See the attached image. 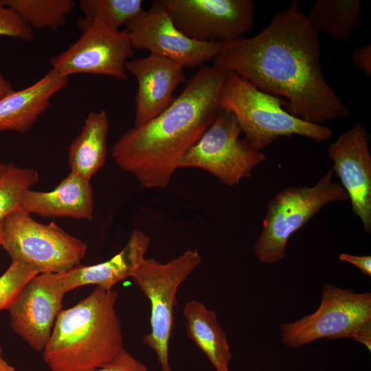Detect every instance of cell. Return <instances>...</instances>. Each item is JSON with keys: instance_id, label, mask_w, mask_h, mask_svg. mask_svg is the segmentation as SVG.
Instances as JSON below:
<instances>
[{"instance_id": "cell-1", "label": "cell", "mask_w": 371, "mask_h": 371, "mask_svg": "<svg viewBox=\"0 0 371 371\" xmlns=\"http://www.w3.org/2000/svg\"><path fill=\"white\" fill-rule=\"evenodd\" d=\"M321 58L318 34L294 0L257 34L224 43L213 65L286 100L291 115L324 125L350 110L326 81Z\"/></svg>"}, {"instance_id": "cell-2", "label": "cell", "mask_w": 371, "mask_h": 371, "mask_svg": "<svg viewBox=\"0 0 371 371\" xmlns=\"http://www.w3.org/2000/svg\"><path fill=\"white\" fill-rule=\"evenodd\" d=\"M227 72L214 65L201 67L163 112L120 137L111 150L115 164L146 188L167 187L221 109L218 93Z\"/></svg>"}, {"instance_id": "cell-3", "label": "cell", "mask_w": 371, "mask_h": 371, "mask_svg": "<svg viewBox=\"0 0 371 371\" xmlns=\"http://www.w3.org/2000/svg\"><path fill=\"white\" fill-rule=\"evenodd\" d=\"M118 297L96 287L76 305L60 311L43 351L52 371H89L102 367L123 349Z\"/></svg>"}, {"instance_id": "cell-4", "label": "cell", "mask_w": 371, "mask_h": 371, "mask_svg": "<svg viewBox=\"0 0 371 371\" xmlns=\"http://www.w3.org/2000/svg\"><path fill=\"white\" fill-rule=\"evenodd\" d=\"M218 104L235 115L245 139L261 151L280 137L296 135L324 142L332 136L328 126L291 115L286 109V100L258 89L232 71L227 72L222 82Z\"/></svg>"}, {"instance_id": "cell-5", "label": "cell", "mask_w": 371, "mask_h": 371, "mask_svg": "<svg viewBox=\"0 0 371 371\" xmlns=\"http://www.w3.org/2000/svg\"><path fill=\"white\" fill-rule=\"evenodd\" d=\"M333 170L313 186H290L269 201L261 232L254 245L257 260L272 265L286 256L291 236L302 228L327 204L349 201L339 183L333 181Z\"/></svg>"}, {"instance_id": "cell-6", "label": "cell", "mask_w": 371, "mask_h": 371, "mask_svg": "<svg viewBox=\"0 0 371 371\" xmlns=\"http://www.w3.org/2000/svg\"><path fill=\"white\" fill-rule=\"evenodd\" d=\"M201 260L199 251L192 249L166 263L144 257L131 277L151 304L150 332L144 335L142 339L156 354L161 371H172L169 342L178 288L201 264Z\"/></svg>"}, {"instance_id": "cell-7", "label": "cell", "mask_w": 371, "mask_h": 371, "mask_svg": "<svg viewBox=\"0 0 371 371\" xmlns=\"http://www.w3.org/2000/svg\"><path fill=\"white\" fill-rule=\"evenodd\" d=\"M3 248L12 261L27 264L40 273H62L79 265L87 246L54 222L41 223L16 210L3 220Z\"/></svg>"}, {"instance_id": "cell-8", "label": "cell", "mask_w": 371, "mask_h": 371, "mask_svg": "<svg viewBox=\"0 0 371 371\" xmlns=\"http://www.w3.org/2000/svg\"><path fill=\"white\" fill-rule=\"evenodd\" d=\"M371 321V293H357L333 284H325L321 302L313 313L278 328L282 342L299 348L322 339H354Z\"/></svg>"}, {"instance_id": "cell-9", "label": "cell", "mask_w": 371, "mask_h": 371, "mask_svg": "<svg viewBox=\"0 0 371 371\" xmlns=\"http://www.w3.org/2000/svg\"><path fill=\"white\" fill-rule=\"evenodd\" d=\"M235 115L221 109L199 141L182 158L179 168H198L218 179L223 184L238 185L251 176L254 168L266 160L264 153L246 139Z\"/></svg>"}, {"instance_id": "cell-10", "label": "cell", "mask_w": 371, "mask_h": 371, "mask_svg": "<svg viewBox=\"0 0 371 371\" xmlns=\"http://www.w3.org/2000/svg\"><path fill=\"white\" fill-rule=\"evenodd\" d=\"M176 27L200 42L240 38L254 23L251 0H159Z\"/></svg>"}, {"instance_id": "cell-11", "label": "cell", "mask_w": 371, "mask_h": 371, "mask_svg": "<svg viewBox=\"0 0 371 371\" xmlns=\"http://www.w3.org/2000/svg\"><path fill=\"white\" fill-rule=\"evenodd\" d=\"M134 54L126 30H113L93 21L65 51L50 58L52 69L63 77L76 74L104 75L126 80L127 59Z\"/></svg>"}, {"instance_id": "cell-12", "label": "cell", "mask_w": 371, "mask_h": 371, "mask_svg": "<svg viewBox=\"0 0 371 371\" xmlns=\"http://www.w3.org/2000/svg\"><path fill=\"white\" fill-rule=\"evenodd\" d=\"M126 26L134 49H147L182 67H203L218 55L224 43L200 42L186 36L174 25L159 0Z\"/></svg>"}, {"instance_id": "cell-13", "label": "cell", "mask_w": 371, "mask_h": 371, "mask_svg": "<svg viewBox=\"0 0 371 371\" xmlns=\"http://www.w3.org/2000/svg\"><path fill=\"white\" fill-rule=\"evenodd\" d=\"M370 135L364 126L355 124L327 148L333 171L350 201L352 213L364 231L371 232V155Z\"/></svg>"}, {"instance_id": "cell-14", "label": "cell", "mask_w": 371, "mask_h": 371, "mask_svg": "<svg viewBox=\"0 0 371 371\" xmlns=\"http://www.w3.org/2000/svg\"><path fill=\"white\" fill-rule=\"evenodd\" d=\"M65 295L57 273H39L8 309L12 328L34 350H44Z\"/></svg>"}, {"instance_id": "cell-15", "label": "cell", "mask_w": 371, "mask_h": 371, "mask_svg": "<svg viewBox=\"0 0 371 371\" xmlns=\"http://www.w3.org/2000/svg\"><path fill=\"white\" fill-rule=\"evenodd\" d=\"M126 71L137 80L134 127H139L163 112L173 102V92L186 77L182 67L164 56H147L127 60Z\"/></svg>"}, {"instance_id": "cell-16", "label": "cell", "mask_w": 371, "mask_h": 371, "mask_svg": "<svg viewBox=\"0 0 371 371\" xmlns=\"http://www.w3.org/2000/svg\"><path fill=\"white\" fill-rule=\"evenodd\" d=\"M20 209L43 217H69L91 221L93 214V192L90 181L70 172L52 191L26 190Z\"/></svg>"}, {"instance_id": "cell-17", "label": "cell", "mask_w": 371, "mask_h": 371, "mask_svg": "<svg viewBox=\"0 0 371 371\" xmlns=\"http://www.w3.org/2000/svg\"><path fill=\"white\" fill-rule=\"evenodd\" d=\"M150 238L135 229L126 246L107 261L90 265H77L57 273L65 293L79 286L95 284L103 289H112L117 282L132 277L150 245Z\"/></svg>"}, {"instance_id": "cell-18", "label": "cell", "mask_w": 371, "mask_h": 371, "mask_svg": "<svg viewBox=\"0 0 371 371\" xmlns=\"http://www.w3.org/2000/svg\"><path fill=\"white\" fill-rule=\"evenodd\" d=\"M69 78L51 69L34 84L0 99V132L27 133Z\"/></svg>"}, {"instance_id": "cell-19", "label": "cell", "mask_w": 371, "mask_h": 371, "mask_svg": "<svg viewBox=\"0 0 371 371\" xmlns=\"http://www.w3.org/2000/svg\"><path fill=\"white\" fill-rule=\"evenodd\" d=\"M109 131V120L105 110L88 114L80 133L68 148L70 172L91 181L105 163Z\"/></svg>"}, {"instance_id": "cell-20", "label": "cell", "mask_w": 371, "mask_h": 371, "mask_svg": "<svg viewBox=\"0 0 371 371\" xmlns=\"http://www.w3.org/2000/svg\"><path fill=\"white\" fill-rule=\"evenodd\" d=\"M188 337L205 354L216 371H229L232 358L226 334L214 311L191 300L183 310Z\"/></svg>"}, {"instance_id": "cell-21", "label": "cell", "mask_w": 371, "mask_h": 371, "mask_svg": "<svg viewBox=\"0 0 371 371\" xmlns=\"http://www.w3.org/2000/svg\"><path fill=\"white\" fill-rule=\"evenodd\" d=\"M361 4L360 0H317L307 19L317 34L346 41L357 26Z\"/></svg>"}, {"instance_id": "cell-22", "label": "cell", "mask_w": 371, "mask_h": 371, "mask_svg": "<svg viewBox=\"0 0 371 371\" xmlns=\"http://www.w3.org/2000/svg\"><path fill=\"white\" fill-rule=\"evenodd\" d=\"M14 10L33 30H56L66 23L67 16L74 10L72 0H1Z\"/></svg>"}, {"instance_id": "cell-23", "label": "cell", "mask_w": 371, "mask_h": 371, "mask_svg": "<svg viewBox=\"0 0 371 371\" xmlns=\"http://www.w3.org/2000/svg\"><path fill=\"white\" fill-rule=\"evenodd\" d=\"M141 0H81L79 7L83 16L78 19L81 32L93 21H99L113 30L126 25L144 10Z\"/></svg>"}, {"instance_id": "cell-24", "label": "cell", "mask_w": 371, "mask_h": 371, "mask_svg": "<svg viewBox=\"0 0 371 371\" xmlns=\"http://www.w3.org/2000/svg\"><path fill=\"white\" fill-rule=\"evenodd\" d=\"M38 180L36 169L21 168L14 163L5 164L0 176V221L20 209L23 192L31 189Z\"/></svg>"}, {"instance_id": "cell-25", "label": "cell", "mask_w": 371, "mask_h": 371, "mask_svg": "<svg viewBox=\"0 0 371 371\" xmlns=\"http://www.w3.org/2000/svg\"><path fill=\"white\" fill-rule=\"evenodd\" d=\"M40 272L19 261H12L0 276V311L8 310L24 286Z\"/></svg>"}, {"instance_id": "cell-26", "label": "cell", "mask_w": 371, "mask_h": 371, "mask_svg": "<svg viewBox=\"0 0 371 371\" xmlns=\"http://www.w3.org/2000/svg\"><path fill=\"white\" fill-rule=\"evenodd\" d=\"M1 36L30 41L34 38V33L14 10L3 4L0 0Z\"/></svg>"}, {"instance_id": "cell-27", "label": "cell", "mask_w": 371, "mask_h": 371, "mask_svg": "<svg viewBox=\"0 0 371 371\" xmlns=\"http://www.w3.org/2000/svg\"><path fill=\"white\" fill-rule=\"evenodd\" d=\"M89 371H148L146 365L123 349L111 361Z\"/></svg>"}, {"instance_id": "cell-28", "label": "cell", "mask_w": 371, "mask_h": 371, "mask_svg": "<svg viewBox=\"0 0 371 371\" xmlns=\"http://www.w3.org/2000/svg\"><path fill=\"white\" fill-rule=\"evenodd\" d=\"M354 65L368 76H371V45L368 44L357 49L352 54Z\"/></svg>"}, {"instance_id": "cell-29", "label": "cell", "mask_w": 371, "mask_h": 371, "mask_svg": "<svg viewBox=\"0 0 371 371\" xmlns=\"http://www.w3.org/2000/svg\"><path fill=\"white\" fill-rule=\"evenodd\" d=\"M339 258L343 262L351 263L359 268L361 272L367 276H371V256L370 255L356 256L342 253Z\"/></svg>"}, {"instance_id": "cell-30", "label": "cell", "mask_w": 371, "mask_h": 371, "mask_svg": "<svg viewBox=\"0 0 371 371\" xmlns=\"http://www.w3.org/2000/svg\"><path fill=\"white\" fill-rule=\"evenodd\" d=\"M354 340L363 344L369 351L371 350V321L357 332Z\"/></svg>"}, {"instance_id": "cell-31", "label": "cell", "mask_w": 371, "mask_h": 371, "mask_svg": "<svg viewBox=\"0 0 371 371\" xmlns=\"http://www.w3.org/2000/svg\"><path fill=\"white\" fill-rule=\"evenodd\" d=\"M14 91L10 82L3 77L0 71V99L9 95Z\"/></svg>"}, {"instance_id": "cell-32", "label": "cell", "mask_w": 371, "mask_h": 371, "mask_svg": "<svg viewBox=\"0 0 371 371\" xmlns=\"http://www.w3.org/2000/svg\"><path fill=\"white\" fill-rule=\"evenodd\" d=\"M0 371H15V368L10 365L3 357L2 350L0 346Z\"/></svg>"}, {"instance_id": "cell-33", "label": "cell", "mask_w": 371, "mask_h": 371, "mask_svg": "<svg viewBox=\"0 0 371 371\" xmlns=\"http://www.w3.org/2000/svg\"><path fill=\"white\" fill-rule=\"evenodd\" d=\"M3 221H0V247L2 246V243H3Z\"/></svg>"}, {"instance_id": "cell-34", "label": "cell", "mask_w": 371, "mask_h": 371, "mask_svg": "<svg viewBox=\"0 0 371 371\" xmlns=\"http://www.w3.org/2000/svg\"><path fill=\"white\" fill-rule=\"evenodd\" d=\"M5 166V164L0 161V176L4 169Z\"/></svg>"}]
</instances>
